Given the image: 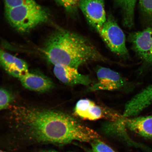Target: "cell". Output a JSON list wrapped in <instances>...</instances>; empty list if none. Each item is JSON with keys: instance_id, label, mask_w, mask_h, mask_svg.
<instances>
[{"instance_id": "14", "label": "cell", "mask_w": 152, "mask_h": 152, "mask_svg": "<svg viewBox=\"0 0 152 152\" xmlns=\"http://www.w3.org/2000/svg\"><path fill=\"white\" fill-rule=\"evenodd\" d=\"M116 6L120 9L122 14L123 23L127 28L134 25L135 7L137 0H113Z\"/></svg>"}, {"instance_id": "1", "label": "cell", "mask_w": 152, "mask_h": 152, "mask_svg": "<svg viewBox=\"0 0 152 152\" xmlns=\"http://www.w3.org/2000/svg\"><path fill=\"white\" fill-rule=\"evenodd\" d=\"M11 115L15 128L28 139L63 144L66 130L65 113L17 106L13 108Z\"/></svg>"}, {"instance_id": "12", "label": "cell", "mask_w": 152, "mask_h": 152, "mask_svg": "<svg viewBox=\"0 0 152 152\" xmlns=\"http://www.w3.org/2000/svg\"><path fill=\"white\" fill-rule=\"evenodd\" d=\"M21 83L25 88L30 90L45 92L54 87L53 82L48 78L39 74L28 72L20 78Z\"/></svg>"}, {"instance_id": "5", "label": "cell", "mask_w": 152, "mask_h": 152, "mask_svg": "<svg viewBox=\"0 0 152 152\" xmlns=\"http://www.w3.org/2000/svg\"><path fill=\"white\" fill-rule=\"evenodd\" d=\"M73 114L79 118L92 121L102 119L113 121L123 117L115 110L100 106L88 99L79 100L77 102L73 109Z\"/></svg>"}, {"instance_id": "11", "label": "cell", "mask_w": 152, "mask_h": 152, "mask_svg": "<svg viewBox=\"0 0 152 152\" xmlns=\"http://www.w3.org/2000/svg\"><path fill=\"white\" fill-rule=\"evenodd\" d=\"M0 64L10 75L18 79L29 72L25 61L6 52L1 48Z\"/></svg>"}, {"instance_id": "23", "label": "cell", "mask_w": 152, "mask_h": 152, "mask_svg": "<svg viewBox=\"0 0 152 152\" xmlns=\"http://www.w3.org/2000/svg\"><path fill=\"white\" fill-rule=\"evenodd\" d=\"M90 152H93V151H90Z\"/></svg>"}, {"instance_id": "18", "label": "cell", "mask_w": 152, "mask_h": 152, "mask_svg": "<svg viewBox=\"0 0 152 152\" xmlns=\"http://www.w3.org/2000/svg\"><path fill=\"white\" fill-rule=\"evenodd\" d=\"M142 10L147 16L152 17V0H139Z\"/></svg>"}, {"instance_id": "10", "label": "cell", "mask_w": 152, "mask_h": 152, "mask_svg": "<svg viewBox=\"0 0 152 152\" xmlns=\"http://www.w3.org/2000/svg\"><path fill=\"white\" fill-rule=\"evenodd\" d=\"M152 104V84L145 87L133 97L125 104L123 116H137Z\"/></svg>"}, {"instance_id": "6", "label": "cell", "mask_w": 152, "mask_h": 152, "mask_svg": "<svg viewBox=\"0 0 152 152\" xmlns=\"http://www.w3.org/2000/svg\"><path fill=\"white\" fill-rule=\"evenodd\" d=\"M96 74L97 81L89 87L90 92L120 90L127 85L126 80L120 74L110 68L100 66L97 69Z\"/></svg>"}, {"instance_id": "2", "label": "cell", "mask_w": 152, "mask_h": 152, "mask_svg": "<svg viewBox=\"0 0 152 152\" xmlns=\"http://www.w3.org/2000/svg\"><path fill=\"white\" fill-rule=\"evenodd\" d=\"M43 52L53 65L77 69L89 63L109 61L87 38L64 29L57 30L49 37Z\"/></svg>"}, {"instance_id": "13", "label": "cell", "mask_w": 152, "mask_h": 152, "mask_svg": "<svg viewBox=\"0 0 152 152\" xmlns=\"http://www.w3.org/2000/svg\"><path fill=\"white\" fill-rule=\"evenodd\" d=\"M125 124L127 128L140 136L152 137V115L125 118Z\"/></svg>"}, {"instance_id": "7", "label": "cell", "mask_w": 152, "mask_h": 152, "mask_svg": "<svg viewBox=\"0 0 152 152\" xmlns=\"http://www.w3.org/2000/svg\"><path fill=\"white\" fill-rule=\"evenodd\" d=\"M78 3L89 23L99 33L107 18L104 0H79Z\"/></svg>"}, {"instance_id": "4", "label": "cell", "mask_w": 152, "mask_h": 152, "mask_svg": "<svg viewBox=\"0 0 152 152\" xmlns=\"http://www.w3.org/2000/svg\"><path fill=\"white\" fill-rule=\"evenodd\" d=\"M98 33L112 52L123 57L129 56L124 33L112 15H108Z\"/></svg>"}, {"instance_id": "15", "label": "cell", "mask_w": 152, "mask_h": 152, "mask_svg": "<svg viewBox=\"0 0 152 152\" xmlns=\"http://www.w3.org/2000/svg\"><path fill=\"white\" fill-rule=\"evenodd\" d=\"M12 100L10 93L4 89L0 88V111L8 107Z\"/></svg>"}, {"instance_id": "19", "label": "cell", "mask_w": 152, "mask_h": 152, "mask_svg": "<svg viewBox=\"0 0 152 152\" xmlns=\"http://www.w3.org/2000/svg\"><path fill=\"white\" fill-rule=\"evenodd\" d=\"M68 11H71L75 8L72 0H54Z\"/></svg>"}, {"instance_id": "21", "label": "cell", "mask_w": 152, "mask_h": 152, "mask_svg": "<svg viewBox=\"0 0 152 152\" xmlns=\"http://www.w3.org/2000/svg\"><path fill=\"white\" fill-rule=\"evenodd\" d=\"M41 152H58L56 151H50V150H49V151H42Z\"/></svg>"}, {"instance_id": "8", "label": "cell", "mask_w": 152, "mask_h": 152, "mask_svg": "<svg viewBox=\"0 0 152 152\" xmlns=\"http://www.w3.org/2000/svg\"><path fill=\"white\" fill-rule=\"evenodd\" d=\"M133 50L145 63L152 65V27L130 34Z\"/></svg>"}, {"instance_id": "9", "label": "cell", "mask_w": 152, "mask_h": 152, "mask_svg": "<svg viewBox=\"0 0 152 152\" xmlns=\"http://www.w3.org/2000/svg\"><path fill=\"white\" fill-rule=\"evenodd\" d=\"M53 72L59 80L68 86H90L94 83L89 76L79 73L77 68L71 66H54Z\"/></svg>"}, {"instance_id": "3", "label": "cell", "mask_w": 152, "mask_h": 152, "mask_svg": "<svg viewBox=\"0 0 152 152\" xmlns=\"http://www.w3.org/2000/svg\"><path fill=\"white\" fill-rule=\"evenodd\" d=\"M5 10L6 17L10 24L22 33L47 22L49 18L48 11L36 1Z\"/></svg>"}, {"instance_id": "17", "label": "cell", "mask_w": 152, "mask_h": 152, "mask_svg": "<svg viewBox=\"0 0 152 152\" xmlns=\"http://www.w3.org/2000/svg\"><path fill=\"white\" fill-rule=\"evenodd\" d=\"M5 9H9L35 2V0H4Z\"/></svg>"}, {"instance_id": "20", "label": "cell", "mask_w": 152, "mask_h": 152, "mask_svg": "<svg viewBox=\"0 0 152 152\" xmlns=\"http://www.w3.org/2000/svg\"><path fill=\"white\" fill-rule=\"evenodd\" d=\"M72 1L74 4L75 5V7H76V6H77V4L79 3V0H72Z\"/></svg>"}, {"instance_id": "22", "label": "cell", "mask_w": 152, "mask_h": 152, "mask_svg": "<svg viewBox=\"0 0 152 152\" xmlns=\"http://www.w3.org/2000/svg\"><path fill=\"white\" fill-rule=\"evenodd\" d=\"M0 152H4V151H1V150H0Z\"/></svg>"}, {"instance_id": "16", "label": "cell", "mask_w": 152, "mask_h": 152, "mask_svg": "<svg viewBox=\"0 0 152 152\" xmlns=\"http://www.w3.org/2000/svg\"><path fill=\"white\" fill-rule=\"evenodd\" d=\"M91 146L92 151L94 152H115L111 148L98 139L92 141Z\"/></svg>"}]
</instances>
